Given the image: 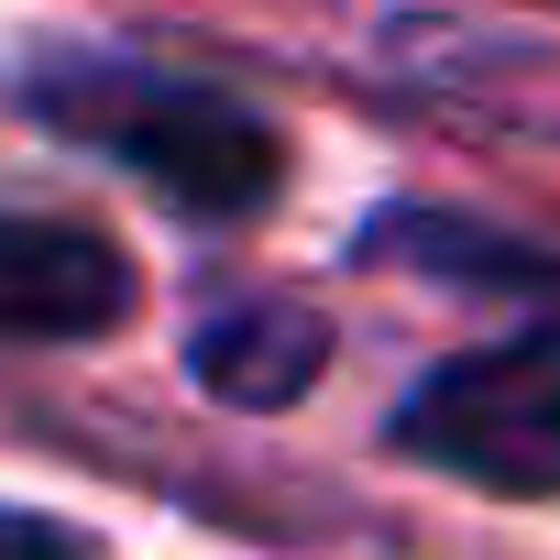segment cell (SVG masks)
Returning a JSON list of instances; mask_svg holds the SVG:
<instances>
[{"mask_svg": "<svg viewBox=\"0 0 560 560\" xmlns=\"http://www.w3.org/2000/svg\"><path fill=\"white\" fill-rule=\"evenodd\" d=\"M330 363V319L298 308V298H220L187 341V374L220 396V407H298Z\"/></svg>", "mask_w": 560, "mask_h": 560, "instance_id": "obj_4", "label": "cell"}, {"mask_svg": "<svg viewBox=\"0 0 560 560\" xmlns=\"http://www.w3.org/2000/svg\"><path fill=\"white\" fill-rule=\"evenodd\" d=\"M132 319V253L56 209H0V341H110Z\"/></svg>", "mask_w": 560, "mask_h": 560, "instance_id": "obj_3", "label": "cell"}, {"mask_svg": "<svg viewBox=\"0 0 560 560\" xmlns=\"http://www.w3.org/2000/svg\"><path fill=\"white\" fill-rule=\"evenodd\" d=\"M23 100L67 143H89L121 176H143L154 198H176L187 220H253L287 187V132H275V110H253L220 78L121 56V45H56L23 78Z\"/></svg>", "mask_w": 560, "mask_h": 560, "instance_id": "obj_1", "label": "cell"}, {"mask_svg": "<svg viewBox=\"0 0 560 560\" xmlns=\"http://www.w3.org/2000/svg\"><path fill=\"white\" fill-rule=\"evenodd\" d=\"M0 560H89V538H67L56 516H12L0 505Z\"/></svg>", "mask_w": 560, "mask_h": 560, "instance_id": "obj_5", "label": "cell"}, {"mask_svg": "<svg viewBox=\"0 0 560 560\" xmlns=\"http://www.w3.org/2000/svg\"><path fill=\"white\" fill-rule=\"evenodd\" d=\"M396 451L472 494L560 505V319L418 374V396L396 407Z\"/></svg>", "mask_w": 560, "mask_h": 560, "instance_id": "obj_2", "label": "cell"}]
</instances>
